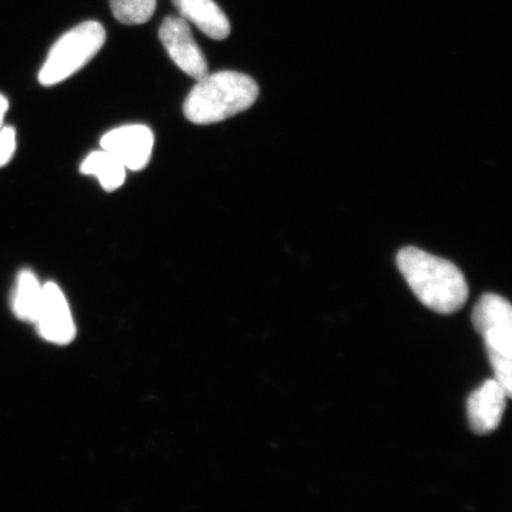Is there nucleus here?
I'll list each match as a JSON object with an SVG mask.
<instances>
[{
  "label": "nucleus",
  "instance_id": "1",
  "mask_svg": "<svg viewBox=\"0 0 512 512\" xmlns=\"http://www.w3.org/2000/svg\"><path fill=\"white\" fill-rule=\"evenodd\" d=\"M397 266L414 295L431 311L451 315L466 305L467 281L453 262L407 247L397 254Z\"/></svg>",
  "mask_w": 512,
  "mask_h": 512
},
{
  "label": "nucleus",
  "instance_id": "2",
  "mask_svg": "<svg viewBox=\"0 0 512 512\" xmlns=\"http://www.w3.org/2000/svg\"><path fill=\"white\" fill-rule=\"evenodd\" d=\"M258 96V84L247 74L229 70L207 74L185 99L184 114L200 126L221 123L251 109Z\"/></svg>",
  "mask_w": 512,
  "mask_h": 512
},
{
  "label": "nucleus",
  "instance_id": "3",
  "mask_svg": "<svg viewBox=\"0 0 512 512\" xmlns=\"http://www.w3.org/2000/svg\"><path fill=\"white\" fill-rule=\"evenodd\" d=\"M474 328L483 336L494 377L512 394V308L495 293H485L473 312Z\"/></svg>",
  "mask_w": 512,
  "mask_h": 512
},
{
  "label": "nucleus",
  "instance_id": "4",
  "mask_svg": "<svg viewBox=\"0 0 512 512\" xmlns=\"http://www.w3.org/2000/svg\"><path fill=\"white\" fill-rule=\"evenodd\" d=\"M106 43V30L99 22L80 23L64 33L50 49L39 73L42 86H55L86 66Z\"/></svg>",
  "mask_w": 512,
  "mask_h": 512
},
{
  "label": "nucleus",
  "instance_id": "5",
  "mask_svg": "<svg viewBox=\"0 0 512 512\" xmlns=\"http://www.w3.org/2000/svg\"><path fill=\"white\" fill-rule=\"evenodd\" d=\"M158 35L168 56L177 64L178 69L183 70L195 80H201L202 77L207 76V60L195 42L187 20L168 16L161 23Z\"/></svg>",
  "mask_w": 512,
  "mask_h": 512
},
{
  "label": "nucleus",
  "instance_id": "6",
  "mask_svg": "<svg viewBox=\"0 0 512 512\" xmlns=\"http://www.w3.org/2000/svg\"><path fill=\"white\" fill-rule=\"evenodd\" d=\"M101 150L113 154L127 170L141 171L150 163L154 134L143 124L114 128L100 140Z\"/></svg>",
  "mask_w": 512,
  "mask_h": 512
},
{
  "label": "nucleus",
  "instance_id": "7",
  "mask_svg": "<svg viewBox=\"0 0 512 512\" xmlns=\"http://www.w3.org/2000/svg\"><path fill=\"white\" fill-rule=\"evenodd\" d=\"M35 325L40 336L55 345H69L76 338L72 311L59 285L53 282L43 285L42 302Z\"/></svg>",
  "mask_w": 512,
  "mask_h": 512
},
{
  "label": "nucleus",
  "instance_id": "8",
  "mask_svg": "<svg viewBox=\"0 0 512 512\" xmlns=\"http://www.w3.org/2000/svg\"><path fill=\"white\" fill-rule=\"evenodd\" d=\"M510 394L495 377L485 380L468 397L467 414L471 430L476 434L493 433L503 420Z\"/></svg>",
  "mask_w": 512,
  "mask_h": 512
},
{
  "label": "nucleus",
  "instance_id": "9",
  "mask_svg": "<svg viewBox=\"0 0 512 512\" xmlns=\"http://www.w3.org/2000/svg\"><path fill=\"white\" fill-rule=\"evenodd\" d=\"M181 18L197 26L214 40L227 39L231 25L224 10L214 0H173Z\"/></svg>",
  "mask_w": 512,
  "mask_h": 512
},
{
  "label": "nucleus",
  "instance_id": "10",
  "mask_svg": "<svg viewBox=\"0 0 512 512\" xmlns=\"http://www.w3.org/2000/svg\"><path fill=\"white\" fill-rule=\"evenodd\" d=\"M80 171L86 175H94L106 191L119 190L127 175V168L106 150L89 154L83 161Z\"/></svg>",
  "mask_w": 512,
  "mask_h": 512
},
{
  "label": "nucleus",
  "instance_id": "11",
  "mask_svg": "<svg viewBox=\"0 0 512 512\" xmlns=\"http://www.w3.org/2000/svg\"><path fill=\"white\" fill-rule=\"evenodd\" d=\"M42 295L43 285L37 276L30 271L20 272L12 302L16 318L23 322L35 323Z\"/></svg>",
  "mask_w": 512,
  "mask_h": 512
},
{
  "label": "nucleus",
  "instance_id": "12",
  "mask_svg": "<svg viewBox=\"0 0 512 512\" xmlns=\"http://www.w3.org/2000/svg\"><path fill=\"white\" fill-rule=\"evenodd\" d=\"M110 8L123 25H143L153 18L157 0H110Z\"/></svg>",
  "mask_w": 512,
  "mask_h": 512
},
{
  "label": "nucleus",
  "instance_id": "13",
  "mask_svg": "<svg viewBox=\"0 0 512 512\" xmlns=\"http://www.w3.org/2000/svg\"><path fill=\"white\" fill-rule=\"evenodd\" d=\"M16 151V130L13 127H2L0 130V168L12 160Z\"/></svg>",
  "mask_w": 512,
  "mask_h": 512
},
{
  "label": "nucleus",
  "instance_id": "14",
  "mask_svg": "<svg viewBox=\"0 0 512 512\" xmlns=\"http://www.w3.org/2000/svg\"><path fill=\"white\" fill-rule=\"evenodd\" d=\"M9 110V100L3 94H0V130L3 127V120H5L6 113Z\"/></svg>",
  "mask_w": 512,
  "mask_h": 512
}]
</instances>
